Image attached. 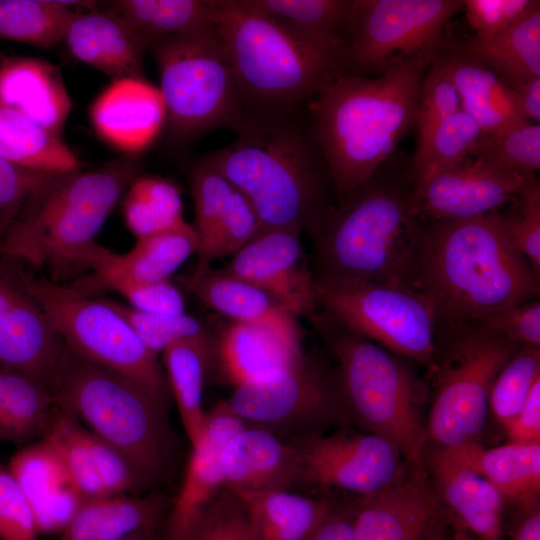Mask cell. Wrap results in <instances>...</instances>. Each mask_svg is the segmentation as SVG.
<instances>
[{"label": "cell", "mask_w": 540, "mask_h": 540, "mask_svg": "<svg viewBox=\"0 0 540 540\" xmlns=\"http://www.w3.org/2000/svg\"><path fill=\"white\" fill-rule=\"evenodd\" d=\"M0 103L59 138L72 109L60 69L22 56L0 59Z\"/></svg>", "instance_id": "cell-26"}, {"label": "cell", "mask_w": 540, "mask_h": 540, "mask_svg": "<svg viewBox=\"0 0 540 540\" xmlns=\"http://www.w3.org/2000/svg\"><path fill=\"white\" fill-rule=\"evenodd\" d=\"M210 24V0H157L145 39L149 45L156 39L193 32Z\"/></svg>", "instance_id": "cell-52"}, {"label": "cell", "mask_w": 540, "mask_h": 540, "mask_svg": "<svg viewBox=\"0 0 540 540\" xmlns=\"http://www.w3.org/2000/svg\"><path fill=\"white\" fill-rule=\"evenodd\" d=\"M186 286L210 308L234 322L255 324L290 335H299L295 317L260 288L227 275L207 270L192 274Z\"/></svg>", "instance_id": "cell-30"}, {"label": "cell", "mask_w": 540, "mask_h": 540, "mask_svg": "<svg viewBox=\"0 0 540 540\" xmlns=\"http://www.w3.org/2000/svg\"><path fill=\"white\" fill-rule=\"evenodd\" d=\"M165 504L160 494L83 498L58 540H123L139 530L156 527Z\"/></svg>", "instance_id": "cell-29"}, {"label": "cell", "mask_w": 540, "mask_h": 540, "mask_svg": "<svg viewBox=\"0 0 540 540\" xmlns=\"http://www.w3.org/2000/svg\"><path fill=\"white\" fill-rule=\"evenodd\" d=\"M55 402V395L43 383L12 370L8 392L0 409V440L22 444L42 435Z\"/></svg>", "instance_id": "cell-40"}, {"label": "cell", "mask_w": 540, "mask_h": 540, "mask_svg": "<svg viewBox=\"0 0 540 540\" xmlns=\"http://www.w3.org/2000/svg\"><path fill=\"white\" fill-rule=\"evenodd\" d=\"M464 0H355L345 39L347 73L379 74L396 56L442 40Z\"/></svg>", "instance_id": "cell-14"}, {"label": "cell", "mask_w": 540, "mask_h": 540, "mask_svg": "<svg viewBox=\"0 0 540 540\" xmlns=\"http://www.w3.org/2000/svg\"><path fill=\"white\" fill-rule=\"evenodd\" d=\"M2 254V239L0 238V256Z\"/></svg>", "instance_id": "cell-64"}, {"label": "cell", "mask_w": 540, "mask_h": 540, "mask_svg": "<svg viewBox=\"0 0 540 540\" xmlns=\"http://www.w3.org/2000/svg\"><path fill=\"white\" fill-rule=\"evenodd\" d=\"M483 133L478 123L462 110L432 127L417 140L410 169L413 189L468 157Z\"/></svg>", "instance_id": "cell-36"}, {"label": "cell", "mask_w": 540, "mask_h": 540, "mask_svg": "<svg viewBox=\"0 0 540 540\" xmlns=\"http://www.w3.org/2000/svg\"><path fill=\"white\" fill-rule=\"evenodd\" d=\"M293 442L303 487L335 488L361 496L377 493L408 470L398 449L373 434L339 431Z\"/></svg>", "instance_id": "cell-15"}, {"label": "cell", "mask_w": 540, "mask_h": 540, "mask_svg": "<svg viewBox=\"0 0 540 540\" xmlns=\"http://www.w3.org/2000/svg\"><path fill=\"white\" fill-rule=\"evenodd\" d=\"M316 309L345 329L432 368L439 322L430 299L407 286L346 277H314Z\"/></svg>", "instance_id": "cell-11"}, {"label": "cell", "mask_w": 540, "mask_h": 540, "mask_svg": "<svg viewBox=\"0 0 540 540\" xmlns=\"http://www.w3.org/2000/svg\"><path fill=\"white\" fill-rule=\"evenodd\" d=\"M111 290L119 292L135 310L152 314H183L185 301L181 291L168 280L152 283L120 282Z\"/></svg>", "instance_id": "cell-56"}, {"label": "cell", "mask_w": 540, "mask_h": 540, "mask_svg": "<svg viewBox=\"0 0 540 540\" xmlns=\"http://www.w3.org/2000/svg\"><path fill=\"white\" fill-rule=\"evenodd\" d=\"M199 247V236L185 220L178 225L136 241L124 254L111 252L96 269L70 281L67 285L92 297L110 291L120 282L152 283L169 277Z\"/></svg>", "instance_id": "cell-20"}, {"label": "cell", "mask_w": 540, "mask_h": 540, "mask_svg": "<svg viewBox=\"0 0 540 540\" xmlns=\"http://www.w3.org/2000/svg\"><path fill=\"white\" fill-rule=\"evenodd\" d=\"M300 234L261 231L220 271L260 288L294 317L311 316L314 277L303 259Z\"/></svg>", "instance_id": "cell-19"}, {"label": "cell", "mask_w": 540, "mask_h": 540, "mask_svg": "<svg viewBox=\"0 0 540 540\" xmlns=\"http://www.w3.org/2000/svg\"><path fill=\"white\" fill-rule=\"evenodd\" d=\"M523 511V515L511 530V540H540V511L538 506Z\"/></svg>", "instance_id": "cell-61"}, {"label": "cell", "mask_w": 540, "mask_h": 540, "mask_svg": "<svg viewBox=\"0 0 540 540\" xmlns=\"http://www.w3.org/2000/svg\"><path fill=\"white\" fill-rule=\"evenodd\" d=\"M189 186L200 245L227 211L235 186L202 159L190 170Z\"/></svg>", "instance_id": "cell-48"}, {"label": "cell", "mask_w": 540, "mask_h": 540, "mask_svg": "<svg viewBox=\"0 0 540 540\" xmlns=\"http://www.w3.org/2000/svg\"><path fill=\"white\" fill-rule=\"evenodd\" d=\"M417 287L432 302L439 326L447 327L530 301L539 277L492 211L423 221Z\"/></svg>", "instance_id": "cell-3"}, {"label": "cell", "mask_w": 540, "mask_h": 540, "mask_svg": "<svg viewBox=\"0 0 540 540\" xmlns=\"http://www.w3.org/2000/svg\"><path fill=\"white\" fill-rule=\"evenodd\" d=\"M518 198L520 213L502 215V223L513 245L529 261L537 277L540 276V187L535 174H530Z\"/></svg>", "instance_id": "cell-49"}, {"label": "cell", "mask_w": 540, "mask_h": 540, "mask_svg": "<svg viewBox=\"0 0 540 540\" xmlns=\"http://www.w3.org/2000/svg\"><path fill=\"white\" fill-rule=\"evenodd\" d=\"M21 276L67 348L127 376L168 405L171 391L157 356L116 311L100 298L36 276L25 263Z\"/></svg>", "instance_id": "cell-10"}, {"label": "cell", "mask_w": 540, "mask_h": 540, "mask_svg": "<svg viewBox=\"0 0 540 540\" xmlns=\"http://www.w3.org/2000/svg\"><path fill=\"white\" fill-rule=\"evenodd\" d=\"M55 397L127 459L143 487L166 473L176 447L167 406L139 383L64 345Z\"/></svg>", "instance_id": "cell-7"}, {"label": "cell", "mask_w": 540, "mask_h": 540, "mask_svg": "<svg viewBox=\"0 0 540 540\" xmlns=\"http://www.w3.org/2000/svg\"><path fill=\"white\" fill-rule=\"evenodd\" d=\"M418 87L415 129L417 140L448 116L461 110L456 87L446 72L432 60Z\"/></svg>", "instance_id": "cell-50"}, {"label": "cell", "mask_w": 540, "mask_h": 540, "mask_svg": "<svg viewBox=\"0 0 540 540\" xmlns=\"http://www.w3.org/2000/svg\"><path fill=\"white\" fill-rule=\"evenodd\" d=\"M123 216L137 239L168 230L182 221L179 188L159 176H139L123 198Z\"/></svg>", "instance_id": "cell-38"}, {"label": "cell", "mask_w": 540, "mask_h": 540, "mask_svg": "<svg viewBox=\"0 0 540 540\" xmlns=\"http://www.w3.org/2000/svg\"><path fill=\"white\" fill-rule=\"evenodd\" d=\"M22 264L0 257V367L37 379L55 395L64 344L26 288Z\"/></svg>", "instance_id": "cell-16"}, {"label": "cell", "mask_w": 540, "mask_h": 540, "mask_svg": "<svg viewBox=\"0 0 540 540\" xmlns=\"http://www.w3.org/2000/svg\"><path fill=\"white\" fill-rule=\"evenodd\" d=\"M160 77L172 139L190 142L217 129L236 131L247 111L222 39L210 24L166 36L149 47Z\"/></svg>", "instance_id": "cell-9"}, {"label": "cell", "mask_w": 540, "mask_h": 540, "mask_svg": "<svg viewBox=\"0 0 540 540\" xmlns=\"http://www.w3.org/2000/svg\"><path fill=\"white\" fill-rule=\"evenodd\" d=\"M310 317L337 359V384L346 412L370 433L391 442L406 465L422 470L425 431L418 415L415 383L406 365L325 314Z\"/></svg>", "instance_id": "cell-8"}, {"label": "cell", "mask_w": 540, "mask_h": 540, "mask_svg": "<svg viewBox=\"0 0 540 540\" xmlns=\"http://www.w3.org/2000/svg\"><path fill=\"white\" fill-rule=\"evenodd\" d=\"M31 506L8 469L0 467V540H38Z\"/></svg>", "instance_id": "cell-54"}, {"label": "cell", "mask_w": 540, "mask_h": 540, "mask_svg": "<svg viewBox=\"0 0 540 540\" xmlns=\"http://www.w3.org/2000/svg\"><path fill=\"white\" fill-rule=\"evenodd\" d=\"M431 469L455 524L476 540H501L506 499L485 477L447 449H437Z\"/></svg>", "instance_id": "cell-25"}, {"label": "cell", "mask_w": 540, "mask_h": 540, "mask_svg": "<svg viewBox=\"0 0 540 540\" xmlns=\"http://www.w3.org/2000/svg\"><path fill=\"white\" fill-rule=\"evenodd\" d=\"M8 470L27 498L32 512L71 483L60 459L45 440L20 449L10 459Z\"/></svg>", "instance_id": "cell-43"}, {"label": "cell", "mask_w": 540, "mask_h": 540, "mask_svg": "<svg viewBox=\"0 0 540 540\" xmlns=\"http://www.w3.org/2000/svg\"><path fill=\"white\" fill-rule=\"evenodd\" d=\"M455 43L484 62L512 89L540 78V5L491 38L472 37Z\"/></svg>", "instance_id": "cell-33"}, {"label": "cell", "mask_w": 540, "mask_h": 540, "mask_svg": "<svg viewBox=\"0 0 540 540\" xmlns=\"http://www.w3.org/2000/svg\"><path fill=\"white\" fill-rule=\"evenodd\" d=\"M457 89L461 110L484 133L499 134L528 123L514 90L479 58L442 39L433 58Z\"/></svg>", "instance_id": "cell-24"}, {"label": "cell", "mask_w": 540, "mask_h": 540, "mask_svg": "<svg viewBox=\"0 0 540 540\" xmlns=\"http://www.w3.org/2000/svg\"><path fill=\"white\" fill-rule=\"evenodd\" d=\"M226 401L247 426L286 441L320 435L347 413L338 384L305 355L270 377L236 386Z\"/></svg>", "instance_id": "cell-13"}, {"label": "cell", "mask_w": 540, "mask_h": 540, "mask_svg": "<svg viewBox=\"0 0 540 540\" xmlns=\"http://www.w3.org/2000/svg\"><path fill=\"white\" fill-rule=\"evenodd\" d=\"M234 493L248 508L257 540H308L332 507L293 491Z\"/></svg>", "instance_id": "cell-34"}, {"label": "cell", "mask_w": 540, "mask_h": 540, "mask_svg": "<svg viewBox=\"0 0 540 540\" xmlns=\"http://www.w3.org/2000/svg\"><path fill=\"white\" fill-rule=\"evenodd\" d=\"M521 109L530 122L539 124L540 122V78L532 79L515 87Z\"/></svg>", "instance_id": "cell-60"}, {"label": "cell", "mask_w": 540, "mask_h": 540, "mask_svg": "<svg viewBox=\"0 0 540 540\" xmlns=\"http://www.w3.org/2000/svg\"><path fill=\"white\" fill-rule=\"evenodd\" d=\"M64 41L76 59L113 81L142 78L148 43L112 12L76 13Z\"/></svg>", "instance_id": "cell-27"}, {"label": "cell", "mask_w": 540, "mask_h": 540, "mask_svg": "<svg viewBox=\"0 0 540 540\" xmlns=\"http://www.w3.org/2000/svg\"><path fill=\"white\" fill-rule=\"evenodd\" d=\"M450 344L431 368L435 375L428 434L438 449L478 443L492 384L519 347L480 324L447 326Z\"/></svg>", "instance_id": "cell-12"}, {"label": "cell", "mask_w": 540, "mask_h": 540, "mask_svg": "<svg viewBox=\"0 0 540 540\" xmlns=\"http://www.w3.org/2000/svg\"><path fill=\"white\" fill-rule=\"evenodd\" d=\"M235 132L201 159L250 200L259 232L307 230L331 206V182L306 105L250 113Z\"/></svg>", "instance_id": "cell-2"}, {"label": "cell", "mask_w": 540, "mask_h": 540, "mask_svg": "<svg viewBox=\"0 0 540 540\" xmlns=\"http://www.w3.org/2000/svg\"><path fill=\"white\" fill-rule=\"evenodd\" d=\"M57 173L41 172L0 156V238L19 216L28 200Z\"/></svg>", "instance_id": "cell-51"}, {"label": "cell", "mask_w": 540, "mask_h": 540, "mask_svg": "<svg viewBox=\"0 0 540 540\" xmlns=\"http://www.w3.org/2000/svg\"><path fill=\"white\" fill-rule=\"evenodd\" d=\"M376 173L307 229L314 242L319 276L419 290L423 221L413 211L412 190L379 179Z\"/></svg>", "instance_id": "cell-6"}, {"label": "cell", "mask_w": 540, "mask_h": 540, "mask_svg": "<svg viewBox=\"0 0 540 540\" xmlns=\"http://www.w3.org/2000/svg\"><path fill=\"white\" fill-rule=\"evenodd\" d=\"M512 443H540V379L516 418L505 428Z\"/></svg>", "instance_id": "cell-58"}, {"label": "cell", "mask_w": 540, "mask_h": 540, "mask_svg": "<svg viewBox=\"0 0 540 540\" xmlns=\"http://www.w3.org/2000/svg\"><path fill=\"white\" fill-rule=\"evenodd\" d=\"M256 10L280 19L309 35L343 42L355 0H246Z\"/></svg>", "instance_id": "cell-41"}, {"label": "cell", "mask_w": 540, "mask_h": 540, "mask_svg": "<svg viewBox=\"0 0 540 540\" xmlns=\"http://www.w3.org/2000/svg\"><path fill=\"white\" fill-rule=\"evenodd\" d=\"M87 433L88 430L80 424L79 418L56 401L48 414L42 435L83 498L105 496L108 494L93 464Z\"/></svg>", "instance_id": "cell-37"}, {"label": "cell", "mask_w": 540, "mask_h": 540, "mask_svg": "<svg viewBox=\"0 0 540 540\" xmlns=\"http://www.w3.org/2000/svg\"><path fill=\"white\" fill-rule=\"evenodd\" d=\"M139 172L134 160L119 159L53 175L4 235L1 256L45 267L56 283L96 269L112 252L96 236Z\"/></svg>", "instance_id": "cell-4"}, {"label": "cell", "mask_w": 540, "mask_h": 540, "mask_svg": "<svg viewBox=\"0 0 540 540\" xmlns=\"http://www.w3.org/2000/svg\"><path fill=\"white\" fill-rule=\"evenodd\" d=\"M484 328L501 335L518 346H540V303L524 302L478 321Z\"/></svg>", "instance_id": "cell-55"}, {"label": "cell", "mask_w": 540, "mask_h": 540, "mask_svg": "<svg viewBox=\"0 0 540 540\" xmlns=\"http://www.w3.org/2000/svg\"><path fill=\"white\" fill-rule=\"evenodd\" d=\"M308 540H355L352 508H336L330 511Z\"/></svg>", "instance_id": "cell-59"}, {"label": "cell", "mask_w": 540, "mask_h": 540, "mask_svg": "<svg viewBox=\"0 0 540 540\" xmlns=\"http://www.w3.org/2000/svg\"><path fill=\"white\" fill-rule=\"evenodd\" d=\"M101 300L128 322L145 346L156 356L172 343L206 333L198 319L185 313H145L110 299Z\"/></svg>", "instance_id": "cell-46"}, {"label": "cell", "mask_w": 540, "mask_h": 540, "mask_svg": "<svg viewBox=\"0 0 540 540\" xmlns=\"http://www.w3.org/2000/svg\"><path fill=\"white\" fill-rule=\"evenodd\" d=\"M441 41L394 57L376 76L343 74L306 104L339 200L370 179L415 128L418 87Z\"/></svg>", "instance_id": "cell-1"}, {"label": "cell", "mask_w": 540, "mask_h": 540, "mask_svg": "<svg viewBox=\"0 0 540 540\" xmlns=\"http://www.w3.org/2000/svg\"><path fill=\"white\" fill-rule=\"evenodd\" d=\"M187 540H257L242 498L222 487L205 508Z\"/></svg>", "instance_id": "cell-47"}, {"label": "cell", "mask_w": 540, "mask_h": 540, "mask_svg": "<svg viewBox=\"0 0 540 540\" xmlns=\"http://www.w3.org/2000/svg\"><path fill=\"white\" fill-rule=\"evenodd\" d=\"M538 379L539 348L519 347L496 376L489 394V407L505 428L519 414Z\"/></svg>", "instance_id": "cell-44"}, {"label": "cell", "mask_w": 540, "mask_h": 540, "mask_svg": "<svg viewBox=\"0 0 540 540\" xmlns=\"http://www.w3.org/2000/svg\"><path fill=\"white\" fill-rule=\"evenodd\" d=\"M529 175L468 156L413 189V211L421 221L487 214L516 199Z\"/></svg>", "instance_id": "cell-17"}, {"label": "cell", "mask_w": 540, "mask_h": 540, "mask_svg": "<svg viewBox=\"0 0 540 540\" xmlns=\"http://www.w3.org/2000/svg\"><path fill=\"white\" fill-rule=\"evenodd\" d=\"M538 0H464L467 22L476 39L491 38L526 17Z\"/></svg>", "instance_id": "cell-53"}, {"label": "cell", "mask_w": 540, "mask_h": 540, "mask_svg": "<svg viewBox=\"0 0 540 540\" xmlns=\"http://www.w3.org/2000/svg\"><path fill=\"white\" fill-rule=\"evenodd\" d=\"M260 231V221L250 200L235 187L229 207L197 250L193 274L209 270L216 259L235 255Z\"/></svg>", "instance_id": "cell-42"}, {"label": "cell", "mask_w": 540, "mask_h": 540, "mask_svg": "<svg viewBox=\"0 0 540 540\" xmlns=\"http://www.w3.org/2000/svg\"><path fill=\"white\" fill-rule=\"evenodd\" d=\"M491 482L522 510L537 507L540 490V443H512L484 449L479 443L447 449Z\"/></svg>", "instance_id": "cell-31"}, {"label": "cell", "mask_w": 540, "mask_h": 540, "mask_svg": "<svg viewBox=\"0 0 540 540\" xmlns=\"http://www.w3.org/2000/svg\"><path fill=\"white\" fill-rule=\"evenodd\" d=\"M247 115L306 105L347 73L345 44L315 37L246 0H210Z\"/></svg>", "instance_id": "cell-5"}, {"label": "cell", "mask_w": 540, "mask_h": 540, "mask_svg": "<svg viewBox=\"0 0 540 540\" xmlns=\"http://www.w3.org/2000/svg\"><path fill=\"white\" fill-rule=\"evenodd\" d=\"M355 540H446L444 516L422 470L352 504Z\"/></svg>", "instance_id": "cell-18"}, {"label": "cell", "mask_w": 540, "mask_h": 540, "mask_svg": "<svg viewBox=\"0 0 540 540\" xmlns=\"http://www.w3.org/2000/svg\"><path fill=\"white\" fill-rule=\"evenodd\" d=\"M303 355L299 335L239 322L224 329L215 347L220 374L234 387L270 377Z\"/></svg>", "instance_id": "cell-28"}, {"label": "cell", "mask_w": 540, "mask_h": 540, "mask_svg": "<svg viewBox=\"0 0 540 540\" xmlns=\"http://www.w3.org/2000/svg\"><path fill=\"white\" fill-rule=\"evenodd\" d=\"M155 527H149L135 532L123 540H153Z\"/></svg>", "instance_id": "cell-62"}, {"label": "cell", "mask_w": 540, "mask_h": 540, "mask_svg": "<svg viewBox=\"0 0 540 540\" xmlns=\"http://www.w3.org/2000/svg\"><path fill=\"white\" fill-rule=\"evenodd\" d=\"M211 353L212 341L207 333L172 343L162 352L168 385L192 448L205 435L202 396Z\"/></svg>", "instance_id": "cell-32"}, {"label": "cell", "mask_w": 540, "mask_h": 540, "mask_svg": "<svg viewBox=\"0 0 540 540\" xmlns=\"http://www.w3.org/2000/svg\"><path fill=\"white\" fill-rule=\"evenodd\" d=\"M82 500V495L71 483L49 497L33 510L38 533H61Z\"/></svg>", "instance_id": "cell-57"}, {"label": "cell", "mask_w": 540, "mask_h": 540, "mask_svg": "<svg viewBox=\"0 0 540 540\" xmlns=\"http://www.w3.org/2000/svg\"><path fill=\"white\" fill-rule=\"evenodd\" d=\"M90 118L96 133L114 148L136 154L149 147L166 124L159 87L143 78L113 81L93 102Z\"/></svg>", "instance_id": "cell-23"}, {"label": "cell", "mask_w": 540, "mask_h": 540, "mask_svg": "<svg viewBox=\"0 0 540 540\" xmlns=\"http://www.w3.org/2000/svg\"><path fill=\"white\" fill-rule=\"evenodd\" d=\"M455 531L450 540H476L469 532L454 523Z\"/></svg>", "instance_id": "cell-63"}, {"label": "cell", "mask_w": 540, "mask_h": 540, "mask_svg": "<svg viewBox=\"0 0 540 540\" xmlns=\"http://www.w3.org/2000/svg\"><path fill=\"white\" fill-rule=\"evenodd\" d=\"M75 14L59 0H0V38L48 48L64 40Z\"/></svg>", "instance_id": "cell-39"}, {"label": "cell", "mask_w": 540, "mask_h": 540, "mask_svg": "<svg viewBox=\"0 0 540 540\" xmlns=\"http://www.w3.org/2000/svg\"><path fill=\"white\" fill-rule=\"evenodd\" d=\"M247 424L226 400L206 412L202 441L192 448L185 476L168 518L164 540H187L205 508L223 487L220 453Z\"/></svg>", "instance_id": "cell-21"}, {"label": "cell", "mask_w": 540, "mask_h": 540, "mask_svg": "<svg viewBox=\"0 0 540 540\" xmlns=\"http://www.w3.org/2000/svg\"><path fill=\"white\" fill-rule=\"evenodd\" d=\"M223 486L237 493L293 491L302 487L299 453L293 442L248 426L220 453Z\"/></svg>", "instance_id": "cell-22"}, {"label": "cell", "mask_w": 540, "mask_h": 540, "mask_svg": "<svg viewBox=\"0 0 540 540\" xmlns=\"http://www.w3.org/2000/svg\"><path fill=\"white\" fill-rule=\"evenodd\" d=\"M0 156L23 167L48 173L74 171L82 166L62 138L1 103Z\"/></svg>", "instance_id": "cell-35"}, {"label": "cell", "mask_w": 540, "mask_h": 540, "mask_svg": "<svg viewBox=\"0 0 540 540\" xmlns=\"http://www.w3.org/2000/svg\"><path fill=\"white\" fill-rule=\"evenodd\" d=\"M469 156L511 172L535 174L540 167V125L528 122L499 134L483 133Z\"/></svg>", "instance_id": "cell-45"}]
</instances>
